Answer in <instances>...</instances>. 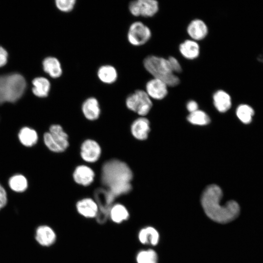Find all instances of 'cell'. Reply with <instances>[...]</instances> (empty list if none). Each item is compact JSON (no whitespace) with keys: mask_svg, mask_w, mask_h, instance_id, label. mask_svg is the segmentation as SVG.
Listing matches in <instances>:
<instances>
[{"mask_svg":"<svg viewBox=\"0 0 263 263\" xmlns=\"http://www.w3.org/2000/svg\"><path fill=\"white\" fill-rule=\"evenodd\" d=\"M223 196L221 188L212 184L207 186L203 192L201 204L207 215L217 223L225 224L236 219L240 213L238 203L234 200L220 205Z\"/></svg>","mask_w":263,"mask_h":263,"instance_id":"1","label":"cell"},{"mask_svg":"<svg viewBox=\"0 0 263 263\" xmlns=\"http://www.w3.org/2000/svg\"><path fill=\"white\" fill-rule=\"evenodd\" d=\"M132 178V173L129 167L120 160H110L102 167V183L115 197L131 190Z\"/></svg>","mask_w":263,"mask_h":263,"instance_id":"2","label":"cell"},{"mask_svg":"<svg viewBox=\"0 0 263 263\" xmlns=\"http://www.w3.org/2000/svg\"><path fill=\"white\" fill-rule=\"evenodd\" d=\"M143 65L153 78L162 80L168 87H175L180 83L179 78L172 72L168 59L154 55L148 56L144 58Z\"/></svg>","mask_w":263,"mask_h":263,"instance_id":"3","label":"cell"},{"mask_svg":"<svg viewBox=\"0 0 263 263\" xmlns=\"http://www.w3.org/2000/svg\"><path fill=\"white\" fill-rule=\"evenodd\" d=\"M26 86L24 78L19 74L0 75V104L17 101L23 94Z\"/></svg>","mask_w":263,"mask_h":263,"instance_id":"4","label":"cell"},{"mask_svg":"<svg viewBox=\"0 0 263 263\" xmlns=\"http://www.w3.org/2000/svg\"><path fill=\"white\" fill-rule=\"evenodd\" d=\"M126 105L129 110L145 116L150 110L152 103L145 91L139 89L129 95L126 99Z\"/></svg>","mask_w":263,"mask_h":263,"instance_id":"5","label":"cell"},{"mask_svg":"<svg viewBox=\"0 0 263 263\" xmlns=\"http://www.w3.org/2000/svg\"><path fill=\"white\" fill-rule=\"evenodd\" d=\"M94 197L98 207V213L96 216L98 222H105L108 216L112 204L115 197L107 189L103 188H97L94 192Z\"/></svg>","mask_w":263,"mask_h":263,"instance_id":"6","label":"cell"},{"mask_svg":"<svg viewBox=\"0 0 263 263\" xmlns=\"http://www.w3.org/2000/svg\"><path fill=\"white\" fill-rule=\"evenodd\" d=\"M151 37L150 28L141 21H135L130 26L127 39L133 46H140L146 43Z\"/></svg>","mask_w":263,"mask_h":263,"instance_id":"7","label":"cell"},{"mask_svg":"<svg viewBox=\"0 0 263 263\" xmlns=\"http://www.w3.org/2000/svg\"><path fill=\"white\" fill-rule=\"evenodd\" d=\"M131 14L135 17H152L159 10V3L155 0H136L129 4Z\"/></svg>","mask_w":263,"mask_h":263,"instance_id":"8","label":"cell"},{"mask_svg":"<svg viewBox=\"0 0 263 263\" xmlns=\"http://www.w3.org/2000/svg\"><path fill=\"white\" fill-rule=\"evenodd\" d=\"M145 88V92L150 97L154 99H162L168 93V86L162 80L156 78L149 80Z\"/></svg>","mask_w":263,"mask_h":263,"instance_id":"9","label":"cell"},{"mask_svg":"<svg viewBox=\"0 0 263 263\" xmlns=\"http://www.w3.org/2000/svg\"><path fill=\"white\" fill-rule=\"evenodd\" d=\"M80 154L84 161L91 163L94 162L100 156L101 148L95 141L86 140L81 145Z\"/></svg>","mask_w":263,"mask_h":263,"instance_id":"10","label":"cell"},{"mask_svg":"<svg viewBox=\"0 0 263 263\" xmlns=\"http://www.w3.org/2000/svg\"><path fill=\"white\" fill-rule=\"evenodd\" d=\"M187 31L191 39L197 41L207 37L208 29L207 25L203 20L194 19L188 24Z\"/></svg>","mask_w":263,"mask_h":263,"instance_id":"11","label":"cell"},{"mask_svg":"<svg viewBox=\"0 0 263 263\" xmlns=\"http://www.w3.org/2000/svg\"><path fill=\"white\" fill-rule=\"evenodd\" d=\"M73 177L76 183L86 186L93 182L94 173L89 167L81 165L76 168L73 174Z\"/></svg>","mask_w":263,"mask_h":263,"instance_id":"12","label":"cell"},{"mask_svg":"<svg viewBox=\"0 0 263 263\" xmlns=\"http://www.w3.org/2000/svg\"><path fill=\"white\" fill-rule=\"evenodd\" d=\"M76 207L78 213L85 217H95L98 213L97 204L91 198H85L79 201Z\"/></svg>","mask_w":263,"mask_h":263,"instance_id":"13","label":"cell"},{"mask_svg":"<svg viewBox=\"0 0 263 263\" xmlns=\"http://www.w3.org/2000/svg\"><path fill=\"white\" fill-rule=\"evenodd\" d=\"M179 51L182 56L188 59H194L200 54V46L196 41L187 39L179 45Z\"/></svg>","mask_w":263,"mask_h":263,"instance_id":"14","label":"cell"},{"mask_svg":"<svg viewBox=\"0 0 263 263\" xmlns=\"http://www.w3.org/2000/svg\"><path fill=\"white\" fill-rule=\"evenodd\" d=\"M82 111L88 119L94 120L97 119L100 113V109L97 99L94 97L86 99L82 104Z\"/></svg>","mask_w":263,"mask_h":263,"instance_id":"15","label":"cell"},{"mask_svg":"<svg viewBox=\"0 0 263 263\" xmlns=\"http://www.w3.org/2000/svg\"><path fill=\"white\" fill-rule=\"evenodd\" d=\"M150 123L145 117L136 119L131 126V132L133 136L139 140H145L148 137L150 132Z\"/></svg>","mask_w":263,"mask_h":263,"instance_id":"16","label":"cell"},{"mask_svg":"<svg viewBox=\"0 0 263 263\" xmlns=\"http://www.w3.org/2000/svg\"><path fill=\"white\" fill-rule=\"evenodd\" d=\"M44 71L51 77L57 78L60 77L63 70L59 60L54 56H48L44 59L42 62Z\"/></svg>","mask_w":263,"mask_h":263,"instance_id":"17","label":"cell"},{"mask_svg":"<svg viewBox=\"0 0 263 263\" xmlns=\"http://www.w3.org/2000/svg\"><path fill=\"white\" fill-rule=\"evenodd\" d=\"M56 238L55 232L48 226H40L36 230V240L43 246L51 245L55 242Z\"/></svg>","mask_w":263,"mask_h":263,"instance_id":"18","label":"cell"},{"mask_svg":"<svg viewBox=\"0 0 263 263\" xmlns=\"http://www.w3.org/2000/svg\"><path fill=\"white\" fill-rule=\"evenodd\" d=\"M213 100L215 107L221 113L226 112L231 106L230 96L222 90H218L214 93Z\"/></svg>","mask_w":263,"mask_h":263,"instance_id":"19","label":"cell"},{"mask_svg":"<svg viewBox=\"0 0 263 263\" xmlns=\"http://www.w3.org/2000/svg\"><path fill=\"white\" fill-rule=\"evenodd\" d=\"M97 75L102 82L107 84L114 83L118 78V73L116 68L111 65L101 66L98 69Z\"/></svg>","mask_w":263,"mask_h":263,"instance_id":"20","label":"cell"},{"mask_svg":"<svg viewBox=\"0 0 263 263\" xmlns=\"http://www.w3.org/2000/svg\"><path fill=\"white\" fill-rule=\"evenodd\" d=\"M33 94L39 97L47 96L51 89L49 80L44 77H38L34 79L32 81Z\"/></svg>","mask_w":263,"mask_h":263,"instance_id":"21","label":"cell"},{"mask_svg":"<svg viewBox=\"0 0 263 263\" xmlns=\"http://www.w3.org/2000/svg\"><path fill=\"white\" fill-rule=\"evenodd\" d=\"M49 132L56 143L64 151L69 146L68 135L59 125H53L49 129Z\"/></svg>","mask_w":263,"mask_h":263,"instance_id":"22","label":"cell"},{"mask_svg":"<svg viewBox=\"0 0 263 263\" xmlns=\"http://www.w3.org/2000/svg\"><path fill=\"white\" fill-rule=\"evenodd\" d=\"M159 234L152 227H147L142 229L138 234L140 242L143 244L156 245L159 241Z\"/></svg>","mask_w":263,"mask_h":263,"instance_id":"23","label":"cell"},{"mask_svg":"<svg viewBox=\"0 0 263 263\" xmlns=\"http://www.w3.org/2000/svg\"><path fill=\"white\" fill-rule=\"evenodd\" d=\"M19 138L21 144L26 147L33 146L37 143L38 139L37 132L28 127H24L20 130Z\"/></svg>","mask_w":263,"mask_h":263,"instance_id":"24","label":"cell"},{"mask_svg":"<svg viewBox=\"0 0 263 263\" xmlns=\"http://www.w3.org/2000/svg\"><path fill=\"white\" fill-rule=\"evenodd\" d=\"M109 216L113 221L119 223L127 220L129 218V214L124 206L117 204L112 206Z\"/></svg>","mask_w":263,"mask_h":263,"instance_id":"25","label":"cell"},{"mask_svg":"<svg viewBox=\"0 0 263 263\" xmlns=\"http://www.w3.org/2000/svg\"><path fill=\"white\" fill-rule=\"evenodd\" d=\"M10 188L16 192H23L27 188L26 178L22 175L17 174L11 177L9 180Z\"/></svg>","mask_w":263,"mask_h":263,"instance_id":"26","label":"cell"},{"mask_svg":"<svg viewBox=\"0 0 263 263\" xmlns=\"http://www.w3.org/2000/svg\"><path fill=\"white\" fill-rule=\"evenodd\" d=\"M187 119L190 123L198 125H205L210 122V118L207 114L199 110L190 113Z\"/></svg>","mask_w":263,"mask_h":263,"instance_id":"27","label":"cell"},{"mask_svg":"<svg viewBox=\"0 0 263 263\" xmlns=\"http://www.w3.org/2000/svg\"><path fill=\"white\" fill-rule=\"evenodd\" d=\"M254 112L249 106L242 104L239 106L236 110V114L239 119L244 124H248L252 120Z\"/></svg>","mask_w":263,"mask_h":263,"instance_id":"28","label":"cell"},{"mask_svg":"<svg viewBox=\"0 0 263 263\" xmlns=\"http://www.w3.org/2000/svg\"><path fill=\"white\" fill-rule=\"evenodd\" d=\"M157 255L152 249L140 251L136 257L137 263H157Z\"/></svg>","mask_w":263,"mask_h":263,"instance_id":"29","label":"cell"},{"mask_svg":"<svg viewBox=\"0 0 263 263\" xmlns=\"http://www.w3.org/2000/svg\"><path fill=\"white\" fill-rule=\"evenodd\" d=\"M76 2L75 0H56L55 4L59 11L64 13H68L74 9Z\"/></svg>","mask_w":263,"mask_h":263,"instance_id":"30","label":"cell"},{"mask_svg":"<svg viewBox=\"0 0 263 263\" xmlns=\"http://www.w3.org/2000/svg\"><path fill=\"white\" fill-rule=\"evenodd\" d=\"M43 138L45 144L51 150L56 152L63 151L62 149L55 141L49 132L45 133Z\"/></svg>","mask_w":263,"mask_h":263,"instance_id":"31","label":"cell"},{"mask_svg":"<svg viewBox=\"0 0 263 263\" xmlns=\"http://www.w3.org/2000/svg\"><path fill=\"white\" fill-rule=\"evenodd\" d=\"M172 72L174 73H179L182 72V68L179 61L175 57L170 56L167 58Z\"/></svg>","mask_w":263,"mask_h":263,"instance_id":"32","label":"cell"},{"mask_svg":"<svg viewBox=\"0 0 263 263\" xmlns=\"http://www.w3.org/2000/svg\"><path fill=\"white\" fill-rule=\"evenodd\" d=\"M7 202V198L6 191L0 184V209L5 206Z\"/></svg>","mask_w":263,"mask_h":263,"instance_id":"33","label":"cell"},{"mask_svg":"<svg viewBox=\"0 0 263 263\" xmlns=\"http://www.w3.org/2000/svg\"><path fill=\"white\" fill-rule=\"evenodd\" d=\"M8 53L6 50L0 46V67L4 66L7 61Z\"/></svg>","mask_w":263,"mask_h":263,"instance_id":"34","label":"cell"},{"mask_svg":"<svg viewBox=\"0 0 263 263\" xmlns=\"http://www.w3.org/2000/svg\"><path fill=\"white\" fill-rule=\"evenodd\" d=\"M187 108L191 113L198 110V105L195 101L190 100L187 104Z\"/></svg>","mask_w":263,"mask_h":263,"instance_id":"35","label":"cell"}]
</instances>
